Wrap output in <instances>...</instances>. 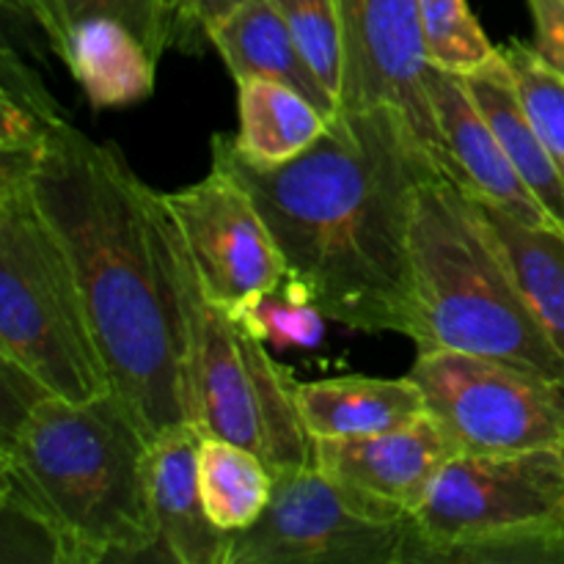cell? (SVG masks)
<instances>
[{"label": "cell", "mask_w": 564, "mask_h": 564, "mask_svg": "<svg viewBox=\"0 0 564 564\" xmlns=\"http://www.w3.org/2000/svg\"><path fill=\"white\" fill-rule=\"evenodd\" d=\"M213 165L251 193L286 281L325 317L416 336L411 220L422 185L444 171L400 110H339L317 143L281 165L248 163L231 135H213Z\"/></svg>", "instance_id": "cell-1"}, {"label": "cell", "mask_w": 564, "mask_h": 564, "mask_svg": "<svg viewBox=\"0 0 564 564\" xmlns=\"http://www.w3.org/2000/svg\"><path fill=\"white\" fill-rule=\"evenodd\" d=\"M31 191L75 270L113 394L149 441L198 424L185 290L160 193L116 143L69 119L44 138Z\"/></svg>", "instance_id": "cell-2"}, {"label": "cell", "mask_w": 564, "mask_h": 564, "mask_svg": "<svg viewBox=\"0 0 564 564\" xmlns=\"http://www.w3.org/2000/svg\"><path fill=\"white\" fill-rule=\"evenodd\" d=\"M149 444L113 391L91 402L44 394L3 424V512L36 529L58 564L152 554Z\"/></svg>", "instance_id": "cell-3"}, {"label": "cell", "mask_w": 564, "mask_h": 564, "mask_svg": "<svg viewBox=\"0 0 564 564\" xmlns=\"http://www.w3.org/2000/svg\"><path fill=\"white\" fill-rule=\"evenodd\" d=\"M419 350H460L564 386V356L471 196L446 174L422 185L411 220Z\"/></svg>", "instance_id": "cell-4"}, {"label": "cell", "mask_w": 564, "mask_h": 564, "mask_svg": "<svg viewBox=\"0 0 564 564\" xmlns=\"http://www.w3.org/2000/svg\"><path fill=\"white\" fill-rule=\"evenodd\" d=\"M31 163L0 160V361L47 394L91 402L110 394L69 257L31 191Z\"/></svg>", "instance_id": "cell-5"}, {"label": "cell", "mask_w": 564, "mask_h": 564, "mask_svg": "<svg viewBox=\"0 0 564 564\" xmlns=\"http://www.w3.org/2000/svg\"><path fill=\"white\" fill-rule=\"evenodd\" d=\"M411 529L416 562H564V446L455 455Z\"/></svg>", "instance_id": "cell-6"}, {"label": "cell", "mask_w": 564, "mask_h": 564, "mask_svg": "<svg viewBox=\"0 0 564 564\" xmlns=\"http://www.w3.org/2000/svg\"><path fill=\"white\" fill-rule=\"evenodd\" d=\"M171 229L191 328L198 427L251 449L273 474L312 466L314 438L301 416L295 378L202 290L174 220Z\"/></svg>", "instance_id": "cell-7"}, {"label": "cell", "mask_w": 564, "mask_h": 564, "mask_svg": "<svg viewBox=\"0 0 564 564\" xmlns=\"http://www.w3.org/2000/svg\"><path fill=\"white\" fill-rule=\"evenodd\" d=\"M408 378L457 455H512L564 446V386L460 350H419Z\"/></svg>", "instance_id": "cell-8"}, {"label": "cell", "mask_w": 564, "mask_h": 564, "mask_svg": "<svg viewBox=\"0 0 564 564\" xmlns=\"http://www.w3.org/2000/svg\"><path fill=\"white\" fill-rule=\"evenodd\" d=\"M416 562L411 521L375 516L317 466L273 474L262 518L229 534L226 564H400Z\"/></svg>", "instance_id": "cell-9"}, {"label": "cell", "mask_w": 564, "mask_h": 564, "mask_svg": "<svg viewBox=\"0 0 564 564\" xmlns=\"http://www.w3.org/2000/svg\"><path fill=\"white\" fill-rule=\"evenodd\" d=\"M202 290L226 312L286 281L281 248L251 193L213 165L196 185L160 193Z\"/></svg>", "instance_id": "cell-10"}, {"label": "cell", "mask_w": 564, "mask_h": 564, "mask_svg": "<svg viewBox=\"0 0 564 564\" xmlns=\"http://www.w3.org/2000/svg\"><path fill=\"white\" fill-rule=\"evenodd\" d=\"M345 36V108L400 110L444 171L438 124L427 94L419 0H336Z\"/></svg>", "instance_id": "cell-11"}, {"label": "cell", "mask_w": 564, "mask_h": 564, "mask_svg": "<svg viewBox=\"0 0 564 564\" xmlns=\"http://www.w3.org/2000/svg\"><path fill=\"white\" fill-rule=\"evenodd\" d=\"M455 455L452 441L427 413L389 433L314 441V466L352 501L397 523L416 516Z\"/></svg>", "instance_id": "cell-12"}, {"label": "cell", "mask_w": 564, "mask_h": 564, "mask_svg": "<svg viewBox=\"0 0 564 564\" xmlns=\"http://www.w3.org/2000/svg\"><path fill=\"white\" fill-rule=\"evenodd\" d=\"M427 94L444 149V174L466 196L490 204L521 224L556 229L543 204L510 163L463 77L430 69Z\"/></svg>", "instance_id": "cell-13"}, {"label": "cell", "mask_w": 564, "mask_h": 564, "mask_svg": "<svg viewBox=\"0 0 564 564\" xmlns=\"http://www.w3.org/2000/svg\"><path fill=\"white\" fill-rule=\"evenodd\" d=\"M204 430L180 424L149 444V494H152L158 549L176 564H226L229 532L215 527L204 510L196 455Z\"/></svg>", "instance_id": "cell-14"}, {"label": "cell", "mask_w": 564, "mask_h": 564, "mask_svg": "<svg viewBox=\"0 0 564 564\" xmlns=\"http://www.w3.org/2000/svg\"><path fill=\"white\" fill-rule=\"evenodd\" d=\"M209 47L218 50L220 61L235 80L268 77V80L286 83L312 99L328 119L339 116V105L312 69L270 0H246L237 6L209 31Z\"/></svg>", "instance_id": "cell-15"}, {"label": "cell", "mask_w": 564, "mask_h": 564, "mask_svg": "<svg viewBox=\"0 0 564 564\" xmlns=\"http://www.w3.org/2000/svg\"><path fill=\"white\" fill-rule=\"evenodd\" d=\"M53 50L94 108H127L152 97L160 61L121 22L88 17L75 22Z\"/></svg>", "instance_id": "cell-16"}, {"label": "cell", "mask_w": 564, "mask_h": 564, "mask_svg": "<svg viewBox=\"0 0 564 564\" xmlns=\"http://www.w3.org/2000/svg\"><path fill=\"white\" fill-rule=\"evenodd\" d=\"M297 405L312 438H364L424 416V397L411 378H345L297 383Z\"/></svg>", "instance_id": "cell-17"}, {"label": "cell", "mask_w": 564, "mask_h": 564, "mask_svg": "<svg viewBox=\"0 0 564 564\" xmlns=\"http://www.w3.org/2000/svg\"><path fill=\"white\" fill-rule=\"evenodd\" d=\"M463 83L471 91L474 102L479 105L485 119L494 127L510 163L516 165L521 180L527 182L529 191L534 193V198L543 204L549 218L564 235V180L554 158H551L549 147H545L543 135L534 127L532 116L523 108L518 83L512 77V69L501 47L499 55L488 66L466 75Z\"/></svg>", "instance_id": "cell-18"}, {"label": "cell", "mask_w": 564, "mask_h": 564, "mask_svg": "<svg viewBox=\"0 0 564 564\" xmlns=\"http://www.w3.org/2000/svg\"><path fill=\"white\" fill-rule=\"evenodd\" d=\"M240 130L231 135L237 154L257 165H281L306 152L334 119L286 83L268 77L237 80Z\"/></svg>", "instance_id": "cell-19"}, {"label": "cell", "mask_w": 564, "mask_h": 564, "mask_svg": "<svg viewBox=\"0 0 564 564\" xmlns=\"http://www.w3.org/2000/svg\"><path fill=\"white\" fill-rule=\"evenodd\" d=\"M474 204L516 270L518 284L540 325L564 356V235L545 226L521 224L477 198Z\"/></svg>", "instance_id": "cell-20"}, {"label": "cell", "mask_w": 564, "mask_h": 564, "mask_svg": "<svg viewBox=\"0 0 564 564\" xmlns=\"http://www.w3.org/2000/svg\"><path fill=\"white\" fill-rule=\"evenodd\" d=\"M44 33L53 47L75 22L108 17L130 28L154 58L169 50L187 53V0H6Z\"/></svg>", "instance_id": "cell-21"}, {"label": "cell", "mask_w": 564, "mask_h": 564, "mask_svg": "<svg viewBox=\"0 0 564 564\" xmlns=\"http://www.w3.org/2000/svg\"><path fill=\"white\" fill-rule=\"evenodd\" d=\"M196 468L204 510L215 527L231 534L262 518L273 496V471L251 449L204 433Z\"/></svg>", "instance_id": "cell-22"}, {"label": "cell", "mask_w": 564, "mask_h": 564, "mask_svg": "<svg viewBox=\"0 0 564 564\" xmlns=\"http://www.w3.org/2000/svg\"><path fill=\"white\" fill-rule=\"evenodd\" d=\"M61 121H66L61 105L6 36L0 47V158L33 160Z\"/></svg>", "instance_id": "cell-23"}, {"label": "cell", "mask_w": 564, "mask_h": 564, "mask_svg": "<svg viewBox=\"0 0 564 564\" xmlns=\"http://www.w3.org/2000/svg\"><path fill=\"white\" fill-rule=\"evenodd\" d=\"M424 53L433 69L466 77L499 55L468 0H419Z\"/></svg>", "instance_id": "cell-24"}, {"label": "cell", "mask_w": 564, "mask_h": 564, "mask_svg": "<svg viewBox=\"0 0 564 564\" xmlns=\"http://www.w3.org/2000/svg\"><path fill=\"white\" fill-rule=\"evenodd\" d=\"M297 47L341 110L345 99V36L336 0H270Z\"/></svg>", "instance_id": "cell-25"}, {"label": "cell", "mask_w": 564, "mask_h": 564, "mask_svg": "<svg viewBox=\"0 0 564 564\" xmlns=\"http://www.w3.org/2000/svg\"><path fill=\"white\" fill-rule=\"evenodd\" d=\"M229 314L264 345L303 347V350L319 345L328 319L290 281L273 292L253 295Z\"/></svg>", "instance_id": "cell-26"}, {"label": "cell", "mask_w": 564, "mask_h": 564, "mask_svg": "<svg viewBox=\"0 0 564 564\" xmlns=\"http://www.w3.org/2000/svg\"><path fill=\"white\" fill-rule=\"evenodd\" d=\"M501 53L516 77L523 108L532 116L564 180V80L540 58L532 44L510 42Z\"/></svg>", "instance_id": "cell-27"}, {"label": "cell", "mask_w": 564, "mask_h": 564, "mask_svg": "<svg viewBox=\"0 0 564 564\" xmlns=\"http://www.w3.org/2000/svg\"><path fill=\"white\" fill-rule=\"evenodd\" d=\"M534 22V42L540 58L564 80V0H527Z\"/></svg>", "instance_id": "cell-28"}, {"label": "cell", "mask_w": 564, "mask_h": 564, "mask_svg": "<svg viewBox=\"0 0 564 564\" xmlns=\"http://www.w3.org/2000/svg\"><path fill=\"white\" fill-rule=\"evenodd\" d=\"M246 0H187V55L209 47V31Z\"/></svg>", "instance_id": "cell-29"}, {"label": "cell", "mask_w": 564, "mask_h": 564, "mask_svg": "<svg viewBox=\"0 0 564 564\" xmlns=\"http://www.w3.org/2000/svg\"><path fill=\"white\" fill-rule=\"evenodd\" d=\"M562 551H564V538H562Z\"/></svg>", "instance_id": "cell-30"}]
</instances>
